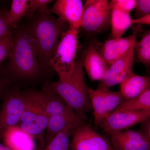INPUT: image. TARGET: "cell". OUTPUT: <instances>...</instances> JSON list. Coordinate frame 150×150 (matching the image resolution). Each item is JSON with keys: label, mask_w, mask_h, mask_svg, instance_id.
I'll return each mask as SVG.
<instances>
[{"label": "cell", "mask_w": 150, "mask_h": 150, "mask_svg": "<svg viewBox=\"0 0 150 150\" xmlns=\"http://www.w3.org/2000/svg\"><path fill=\"white\" fill-rule=\"evenodd\" d=\"M27 28L33 40L38 65L43 75L51 70L50 61L61 36L67 30V23L49 12L36 13Z\"/></svg>", "instance_id": "1"}, {"label": "cell", "mask_w": 150, "mask_h": 150, "mask_svg": "<svg viewBox=\"0 0 150 150\" xmlns=\"http://www.w3.org/2000/svg\"><path fill=\"white\" fill-rule=\"evenodd\" d=\"M88 88L86 83L85 70L81 60L76 62L72 73L59 78L57 81L47 83L43 89L58 95L81 118L86 120L87 113L92 110Z\"/></svg>", "instance_id": "2"}, {"label": "cell", "mask_w": 150, "mask_h": 150, "mask_svg": "<svg viewBox=\"0 0 150 150\" xmlns=\"http://www.w3.org/2000/svg\"><path fill=\"white\" fill-rule=\"evenodd\" d=\"M8 70L16 79L32 81L39 79L42 72L38 62L32 37L27 27L13 35Z\"/></svg>", "instance_id": "3"}, {"label": "cell", "mask_w": 150, "mask_h": 150, "mask_svg": "<svg viewBox=\"0 0 150 150\" xmlns=\"http://www.w3.org/2000/svg\"><path fill=\"white\" fill-rule=\"evenodd\" d=\"M25 92V107L17 126L34 138L41 139L45 134L48 120L44 107L43 91Z\"/></svg>", "instance_id": "4"}, {"label": "cell", "mask_w": 150, "mask_h": 150, "mask_svg": "<svg viewBox=\"0 0 150 150\" xmlns=\"http://www.w3.org/2000/svg\"><path fill=\"white\" fill-rule=\"evenodd\" d=\"M79 29L71 27L62 34L50 61L51 70L55 71L59 77L72 73L76 67Z\"/></svg>", "instance_id": "5"}, {"label": "cell", "mask_w": 150, "mask_h": 150, "mask_svg": "<svg viewBox=\"0 0 150 150\" xmlns=\"http://www.w3.org/2000/svg\"><path fill=\"white\" fill-rule=\"evenodd\" d=\"M0 110V139L6 130L17 126L25 107V92L9 89L3 96Z\"/></svg>", "instance_id": "6"}, {"label": "cell", "mask_w": 150, "mask_h": 150, "mask_svg": "<svg viewBox=\"0 0 150 150\" xmlns=\"http://www.w3.org/2000/svg\"><path fill=\"white\" fill-rule=\"evenodd\" d=\"M110 2L107 0H88L84 6L81 27L88 32L105 30L110 23Z\"/></svg>", "instance_id": "7"}, {"label": "cell", "mask_w": 150, "mask_h": 150, "mask_svg": "<svg viewBox=\"0 0 150 150\" xmlns=\"http://www.w3.org/2000/svg\"><path fill=\"white\" fill-rule=\"evenodd\" d=\"M88 93L96 126L125 100L120 91H112L109 89L88 88Z\"/></svg>", "instance_id": "8"}, {"label": "cell", "mask_w": 150, "mask_h": 150, "mask_svg": "<svg viewBox=\"0 0 150 150\" xmlns=\"http://www.w3.org/2000/svg\"><path fill=\"white\" fill-rule=\"evenodd\" d=\"M69 148L70 150H113L110 140L94 131L88 124L75 129Z\"/></svg>", "instance_id": "9"}, {"label": "cell", "mask_w": 150, "mask_h": 150, "mask_svg": "<svg viewBox=\"0 0 150 150\" xmlns=\"http://www.w3.org/2000/svg\"><path fill=\"white\" fill-rule=\"evenodd\" d=\"M150 116V110L113 111L104 118L98 126L110 135L142 123Z\"/></svg>", "instance_id": "10"}, {"label": "cell", "mask_w": 150, "mask_h": 150, "mask_svg": "<svg viewBox=\"0 0 150 150\" xmlns=\"http://www.w3.org/2000/svg\"><path fill=\"white\" fill-rule=\"evenodd\" d=\"M134 45L135 43L125 55L109 66L102 81H100L98 88L109 89L113 86L120 84L133 72L135 60Z\"/></svg>", "instance_id": "11"}, {"label": "cell", "mask_w": 150, "mask_h": 150, "mask_svg": "<svg viewBox=\"0 0 150 150\" xmlns=\"http://www.w3.org/2000/svg\"><path fill=\"white\" fill-rule=\"evenodd\" d=\"M113 150H150V137L141 130H124L110 135Z\"/></svg>", "instance_id": "12"}, {"label": "cell", "mask_w": 150, "mask_h": 150, "mask_svg": "<svg viewBox=\"0 0 150 150\" xmlns=\"http://www.w3.org/2000/svg\"><path fill=\"white\" fill-rule=\"evenodd\" d=\"M84 6L81 0H58L48 11L56 14L69 26L79 29L81 27Z\"/></svg>", "instance_id": "13"}, {"label": "cell", "mask_w": 150, "mask_h": 150, "mask_svg": "<svg viewBox=\"0 0 150 150\" xmlns=\"http://www.w3.org/2000/svg\"><path fill=\"white\" fill-rule=\"evenodd\" d=\"M140 30L139 26L135 27L133 33L129 36L118 38H112L108 40L102 45L99 50V52L109 66L130 50L136 41Z\"/></svg>", "instance_id": "14"}, {"label": "cell", "mask_w": 150, "mask_h": 150, "mask_svg": "<svg viewBox=\"0 0 150 150\" xmlns=\"http://www.w3.org/2000/svg\"><path fill=\"white\" fill-rule=\"evenodd\" d=\"M86 124L85 120L77 114L49 116L44 134V147L48 142L63 131L68 129H76Z\"/></svg>", "instance_id": "15"}, {"label": "cell", "mask_w": 150, "mask_h": 150, "mask_svg": "<svg viewBox=\"0 0 150 150\" xmlns=\"http://www.w3.org/2000/svg\"><path fill=\"white\" fill-rule=\"evenodd\" d=\"M82 63L91 81H102L109 66L100 53L96 44H91L84 52Z\"/></svg>", "instance_id": "16"}, {"label": "cell", "mask_w": 150, "mask_h": 150, "mask_svg": "<svg viewBox=\"0 0 150 150\" xmlns=\"http://www.w3.org/2000/svg\"><path fill=\"white\" fill-rule=\"evenodd\" d=\"M34 138L18 126H15L6 130L1 139L4 145L12 150H35Z\"/></svg>", "instance_id": "17"}, {"label": "cell", "mask_w": 150, "mask_h": 150, "mask_svg": "<svg viewBox=\"0 0 150 150\" xmlns=\"http://www.w3.org/2000/svg\"><path fill=\"white\" fill-rule=\"evenodd\" d=\"M149 78L133 72L120 84V93L125 100L132 99L149 89Z\"/></svg>", "instance_id": "18"}, {"label": "cell", "mask_w": 150, "mask_h": 150, "mask_svg": "<svg viewBox=\"0 0 150 150\" xmlns=\"http://www.w3.org/2000/svg\"><path fill=\"white\" fill-rule=\"evenodd\" d=\"M44 107L48 117L58 115L76 114L58 95L48 89H43Z\"/></svg>", "instance_id": "19"}, {"label": "cell", "mask_w": 150, "mask_h": 150, "mask_svg": "<svg viewBox=\"0 0 150 150\" xmlns=\"http://www.w3.org/2000/svg\"><path fill=\"white\" fill-rule=\"evenodd\" d=\"M133 20L130 14L111 9L110 23L112 38H122L126 31L133 25Z\"/></svg>", "instance_id": "20"}, {"label": "cell", "mask_w": 150, "mask_h": 150, "mask_svg": "<svg viewBox=\"0 0 150 150\" xmlns=\"http://www.w3.org/2000/svg\"><path fill=\"white\" fill-rule=\"evenodd\" d=\"M148 110H150V89L139 96L124 100L114 111Z\"/></svg>", "instance_id": "21"}, {"label": "cell", "mask_w": 150, "mask_h": 150, "mask_svg": "<svg viewBox=\"0 0 150 150\" xmlns=\"http://www.w3.org/2000/svg\"><path fill=\"white\" fill-rule=\"evenodd\" d=\"M28 4L27 0H13L12 1L7 16V23L10 29L16 28L23 18L26 16Z\"/></svg>", "instance_id": "22"}, {"label": "cell", "mask_w": 150, "mask_h": 150, "mask_svg": "<svg viewBox=\"0 0 150 150\" xmlns=\"http://www.w3.org/2000/svg\"><path fill=\"white\" fill-rule=\"evenodd\" d=\"M134 49L137 59L146 66L150 64V32L148 30L139 41L136 40Z\"/></svg>", "instance_id": "23"}, {"label": "cell", "mask_w": 150, "mask_h": 150, "mask_svg": "<svg viewBox=\"0 0 150 150\" xmlns=\"http://www.w3.org/2000/svg\"><path fill=\"white\" fill-rule=\"evenodd\" d=\"M75 129L63 131L48 142L42 150H69L70 139Z\"/></svg>", "instance_id": "24"}, {"label": "cell", "mask_w": 150, "mask_h": 150, "mask_svg": "<svg viewBox=\"0 0 150 150\" xmlns=\"http://www.w3.org/2000/svg\"><path fill=\"white\" fill-rule=\"evenodd\" d=\"M51 0H30L26 16L28 18H32L36 13H45L49 12L48 4L52 2Z\"/></svg>", "instance_id": "25"}, {"label": "cell", "mask_w": 150, "mask_h": 150, "mask_svg": "<svg viewBox=\"0 0 150 150\" xmlns=\"http://www.w3.org/2000/svg\"><path fill=\"white\" fill-rule=\"evenodd\" d=\"M13 35L11 32L0 39V65L6 59H9L11 53Z\"/></svg>", "instance_id": "26"}, {"label": "cell", "mask_w": 150, "mask_h": 150, "mask_svg": "<svg viewBox=\"0 0 150 150\" xmlns=\"http://www.w3.org/2000/svg\"><path fill=\"white\" fill-rule=\"evenodd\" d=\"M111 9L117 10L130 14L136 6V0H112L110 2Z\"/></svg>", "instance_id": "27"}, {"label": "cell", "mask_w": 150, "mask_h": 150, "mask_svg": "<svg viewBox=\"0 0 150 150\" xmlns=\"http://www.w3.org/2000/svg\"><path fill=\"white\" fill-rule=\"evenodd\" d=\"M135 8L137 18L150 14V0H136Z\"/></svg>", "instance_id": "28"}, {"label": "cell", "mask_w": 150, "mask_h": 150, "mask_svg": "<svg viewBox=\"0 0 150 150\" xmlns=\"http://www.w3.org/2000/svg\"><path fill=\"white\" fill-rule=\"evenodd\" d=\"M8 11L0 10V39L11 32L7 23Z\"/></svg>", "instance_id": "29"}, {"label": "cell", "mask_w": 150, "mask_h": 150, "mask_svg": "<svg viewBox=\"0 0 150 150\" xmlns=\"http://www.w3.org/2000/svg\"><path fill=\"white\" fill-rule=\"evenodd\" d=\"M11 82V81L8 79H0V97L2 98L6 92L9 89V86Z\"/></svg>", "instance_id": "30"}, {"label": "cell", "mask_w": 150, "mask_h": 150, "mask_svg": "<svg viewBox=\"0 0 150 150\" xmlns=\"http://www.w3.org/2000/svg\"><path fill=\"white\" fill-rule=\"evenodd\" d=\"M133 25H137L143 24L149 25L150 24V14L138 18L133 19Z\"/></svg>", "instance_id": "31"}, {"label": "cell", "mask_w": 150, "mask_h": 150, "mask_svg": "<svg viewBox=\"0 0 150 150\" xmlns=\"http://www.w3.org/2000/svg\"><path fill=\"white\" fill-rule=\"evenodd\" d=\"M142 123V128L141 131L146 135L148 137H150V117L147 118L146 120L143 121Z\"/></svg>", "instance_id": "32"}, {"label": "cell", "mask_w": 150, "mask_h": 150, "mask_svg": "<svg viewBox=\"0 0 150 150\" xmlns=\"http://www.w3.org/2000/svg\"><path fill=\"white\" fill-rule=\"evenodd\" d=\"M0 150H12L0 142Z\"/></svg>", "instance_id": "33"}, {"label": "cell", "mask_w": 150, "mask_h": 150, "mask_svg": "<svg viewBox=\"0 0 150 150\" xmlns=\"http://www.w3.org/2000/svg\"><path fill=\"white\" fill-rule=\"evenodd\" d=\"M69 150H70V149H69Z\"/></svg>", "instance_id": "34"}]
</instances>
